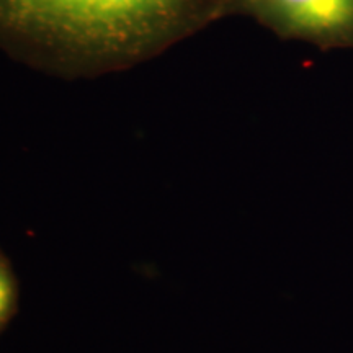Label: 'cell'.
I'll return each mask as SVG.
<instances>
[{"label":"cell","mask_w":353,"mask_h":353,"mask_svg":"<svg viewBox=\"0 0 353 353\" xmlns=\"http://www.w3.org/2000/svg\"><path fill=\"white\" fill-rule=\"evenodd\" d=\"M224 0H0V48L70 72L113 69L205 26Z\"/></svg>","instance_id":"cell-1"},{"label":"cell","mask_w":353,"mask_h":353,"mask_svg":"<svg viewBox=\"0 0 353 353\" xmlns=\"http://www.w3.org/2000/svg\"><path fill=\"white\" fill-rule=\"evenodd\" d=\"M283 37L319 43L353 39V0H242Z\"/></svg>","instance_id":"cell-2"},{"label":"cell","mask_w":353,"mask_h":353,"mask_svg":"<svg viewBox=\"0 0 353 353\" xmlns=\"http://www.w3.org/2000/svg\"><path fill=\"white\" fill-rule=\"evenodd\" d=\"M15 306V286L7 263L0 257V324H3Z\"/></svg>","instance_id":"cell-3"}]
</instances>
